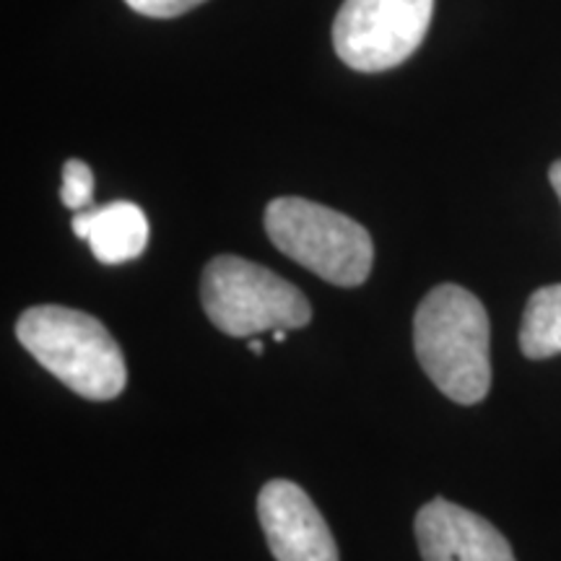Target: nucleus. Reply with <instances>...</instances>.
<instances>
[{
	"mask_svg": "<svg viewBox=\"0 0 561 561\" xmlns=\"http://www.w3.org/2000/svg\"><path fill=\"white\" fill-rule=\"evenodd\" d=\"M413 348L442 396L476 405L491 390V325L481 299L462 286L442 284L413 314Z\"/></svg>",
	"mask_w": 561,
	"mask_h": 561,
	"instance_id": "f257e3e1",
	"label": "nucleus"
},
{
	"mask_svg": "<svg viewBox=\"0 0 561 561\" xmlns=\"http://www.w3.org/2000/svg\"><path fill=\"white\" fill-rule=\"evenodd\" d=\"M16 339L53 377L89 401H112L125 390L128 367L100 320L60 305H39L21 314Z\"/></svg>",
	"mask_w": 561,
	"mask_h": 561,
	"instance_id": "f03ea898",
	"label": "nucleus"
},
{
	"mask_svg": "<svg viewBox=\"0 0 561 561\" xmlns=\"http://www.w3.org/2000/svg\"><path fill=\"white\" fill-rule=\"evenodd\" d=\"M265 231L286 257L335 286L369 278L375 244L351 216L307 198H276L265 208Z\"/></svg>",
	"mask_w": 561,
	"mask_h": 561,
	"instance_id": "7ed1b4c3",
	"label": "nucleus"
},
{
	"mask_svg": "<svg viewBox=\"0 0 561 561\" xmlns=\"http://www.w3.org/2000/svg\"><path fill=\"white\" fill-rule=\"evenodd\" d=\"M201 305L231 339L310 325L312 307L297 286L240 255H216L203 268Z\"/></svg>",
	"mask_w": 561,
	"mask_h": 561,
	"instance_id": "20e7f679",
	"label": "nucleus"
},
{
	"mask_svg": "<svg viewBox=\"0 0 561 561\" xmlns=\"http://www.w3.org/2000/svg\"><path fill=\"white\" fill-rule=\"evenodd\" d=\"M434 0H343L333 24L335 55L362 73L401 66L430 32Z\"/></svg>",
	"mask_w": 561,
	"mask_h": 561,
	"instance_id": "39448f33",
	"label": "nucleus"
},
{
	"mask_svg": "<svg viewBox=\"0 0 561 561\" xmlns=\"http://www.w3.org/2000/svg\"><path fill=\"white\" fill-rule=\"evenodd\" d=\"M257 517L276 561H339V546L325 517L299 483H265L257 494Z\"/></svg>",
	"mask_w": 561,
	"mask_h": 561,
	"instance_id": "423d86ee",
	"label": "nucleus"
},
{
	"mask_svg": "<svg viewBox=\"0 0 561 561\" xmlns=\"http://www.w3.org/2000/svg\"><path fill=\"white\" fill-rule=\"evenodd\" d=\"M413 528L424 561H515L510 541L494 525L442 496L419 510Z\"/></svg>",
	"mask_w": 561,
	"mask_h": 561,
	"instance_id": "0eeeda50",
	"label": "nucleus"
},
{
	"mask_svg": "<svg viewBox=\"0 0 561 561\" xmlns=\"http://www.w3.org/2000/svg\"><path fill=\"white\" fill-rule=\"evenodd\" d=\"M73 234L87 240L94 257L104 265L136 261L149 244V219L136 203L115 201L107 206L79 210Z\"/></svg>",
	"mask_w": 561,
	"mask_h": 561,
	"instance_id": "6e6552de",
	"label": "nucleus"
},
{
	"mask_svg": "<svg viewBox=\"0 0 561 561\" xmlns=\"http://www.w3.org/2000/svg\"><path fill=\"white\" fill-rule=\"evenodd\" d=\"M520 351L528 359L561 354V284L530 294L520 322Z\"/></svg>",
	"mask_w": 561,
	"mask_h": 561,
	"instance_id": "1a4fd4ad",
	"label": "nucleus"
},
{
	"mask_svg": "<svg viewBox=\"0 0 561 561\" xmlns=\"http://www.w3.org/2000/svg\"><path fill=\"white\" fill-rule=\"evenodd\" d=\"M91 198H94V172H91L87 161L68 159L66 167H62V206L70 210H83L89 208Z\"/></svg>",
	"mask_w": 561,
	"mask_h": 561,
	"instance_id": "9d476101",
	"label": "nucleus"
},
{
	"mask_svg": "<svg viewBox=\"0 0 561 561\" xmlns=\"http://www.w3.org/2000/svg\"><path fill=\"white\" fill-rule=\"evenodd\" d=\"M133 11L144 13L151 19H172L182 16V13L193 11L195 5L206 3V0H125Z\"/></svg>",
	"mask_w": 561,
	"mask_h": 561,
	"instance_id": "9b49d317",
	"label": "nucleus"
},
{
	"mask_svg": "<svg viewBox=\"0 0 561 561\" xmlns=\"http://www.w3.org/2000/svg\"><path fill=\"white\" fill-rule=\"evenodd\" d=\"M549 180H551L553 191H557L559 201H561V159H559V161H553V164H551V170H549Z\"/></svg>",
	"mask_w": 561,
	"mask_h": 561,
	"instance_id": "f8f14e48",
	"label": "nucleus"
},
{
	"mask_svg": "<svg viewBox=\"0 0 561 561\" xmlns=\"http://www.w3.org/2000/svg\"><path fill=\"white\" fill-rule=\"evenodd\" d=\"M248 346H250V351H252V354H263V351H265V346H263V341H250V343H248Z\"/></svg>",
	"mask_w": 561,
	"mask_h": 561,
	"instance_id": "ddd939ff",
	"label": "nucleus"
},
{
	"mask_svg": "<svg viewBox=\"0 0 561 561\" xmlns=\"http://www.w3.org/2000/svg\"><path fill=\"white\" fill-rule=\"evenodd\" d=\"M273 341L284 343L286 341V328H278V331H273Z\"/></svg>",
	"mask_w": 561,
	"mask_h": 561,
	"instance_id": "4468645a",
	"label": "nucleus"
}]
</instances>
